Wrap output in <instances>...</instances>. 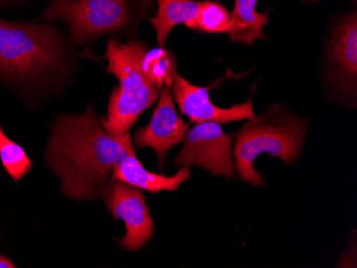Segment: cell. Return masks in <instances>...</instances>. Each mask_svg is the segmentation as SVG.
<instances>
[{
    "mask_svg": "<svg viewBox=\"0 0 357 268\" xmlns=\"http://www.w3.org/2000/svg\"><path fill=\"white\" fill-rule=\"evenodd\" d=\"M307 132L308 124L304 119L286 113L278 105L248 120L234 136V165L242 181L254 186L266 184L254 166L262 153L280 157L287 166L296 161L302 154Z\"/></svg>",
    "mask_w": 357,
    "mask_h": 268,
    "instance_id": "7a4b0ae2",
    "label": "cell"
},
{
    "mask_svg": "<svg viewBox=\"0 0 357 268\" xmlns=\"http://www.w3.org/2000/svg\"><path fill=\"white\" fill-rule=\"evenodd\" d=\"M150 0H51L39 22H62L76 43L120 33L147 15Z\"/></svg>",
    "mask_w": 357,
    "mask_h": 268,
    "instance_id": "5b68a950",
    "label": "cell"
},
{
    "mask_svg": "<svg viewBox=\"0 0 357 268\" xmlns=\"http://www.w3.org/2000/svg\"><path fill=\"white\" fill-rule=\"evenodd\" d=\"M170 90L181 113L195 124L202 122L225 124L250 120L256 116L252 99L230 108L218 107L211 101V87L192 85L178 73L174 76Z\"/></svg>",
    "mask_w": 357,
    "mask_h": 268,
    "instance_id": "9c48e42d",
    "label": "cell"
},
{
    "mask_svg": "<svg viewBox=\"0 0 357 268\" xmlns=\"http://www.w3.org/2000/svg\"><path fill=\"white\" fill-rule=\"evenodd\" d=\"M231 24V13L226 7L214 0L200 3L196 19V30L206 33H226Z\"/></svg>",
    "mask_w": 357,
    "mask_h": 268,
    "instance_id": "2e32d148",
    "label": "cell"
},
{
    "mask_svg": "<svg viewBox=\"0 0 357 268\" xmlns=\"http://www.w3.org/2000/svg\"><path fill=\"white\" fill-rule=\"evenodd\" d=\"M0 159L10 177L17 182L31 170L32 161L25 150L10 139L0 125Z\"/></svg>",
    "mask_w": 357,
    "mask_h": 268,
    "instance_id": "9a60e30c",
    "label": "cell"
},
{
    "mask_svg": "<svg viewBox=\"0 0 357 268\" xmlns=\"http://www.w3.org/2000/svg\"><path fill=\"white\" fill-rule=\"evenodd\" d=\"M160 99L149 124L134 134V147L151 148L158 155V167L163 168L168 152L183 143L190 123L178 115L169 87L160 91Z\"/></svg>",
    "mask_w": 357,
    "mask_h": 268,
    "instance_id": "ba28073f",
    "label": "cell"
},
{
    "mask_svg": "<svg viewBox=\"0 0 357 268\" xmlns=\"http://www.w3.org/2000/svg\"><path fill=\"white\" fill-rule=\"evenodd\" d=\"M306 3H312V1H318V0H304Z\"/></svg>",
    "mask_w": 357,
    "mask_h": 268,
    "instance_id": "d6986e66",
    "label": "cell"
},
{
    "mask_svg": "<svg viewBox=\"0 0 357 268\" xmlns=\"http://www.w3.org/2000/svg\"><path fill=\"white\" fill-rule=\"evenodd\" d=\"M104 201L115 219L123 220L126 235L120 245L126 249H142L155 232L142 189L112 178L102 191Z\"/></svg>",
    "mask_w": 357,
    "mask_h": 268,
    "instance_id": "52a82bcc",
    "label": "cell"
},
{
    "mask_svg": "<svg viewBox=\"0 0 357 268\" xmlns=\"http://www.w3.org/2000/svg\"><path fill=\"white\" fill-rule=\"evenodd\" d=\"M64 45L52 22L24 23L0 17V78L25 83L61 67Z\"/></svg>",
    "mask_w": 357,
    "mask_h": 268,
    "instance_id": "3957f363",
    "label": "cell"
},
{
    "mask_svg": "<svg viewBox=\"0 0 357 268\" xmlns=\"http://www.w3.org/2000/svg\"><path fill=\"white\" fill-rule=\"evenodd\" d=\"M25 1H27V0H0V8L10 9V8L17 7Z\"/></svg>",
    "mask_w": 357,
    "mask_h": 268,
    "instance_id": "e0dca14e",
    "label": "cell"
},
{
    "mask_svg": "<svg viewBox=\"0 0 357 268\" xmlns=\"http://www.w3.org/2000/svg\"><path fill=\"white\" fill-rule=\"evenodd\" d=\"M259 0H234V9L231 12V24L227 36L234 43L252 45L256 40L266 39L264 26L270 23L266 10L264 13L257 12Z\"/></svg>",
    "mask_w": 357,
    "mask_h": 268,
    "instance_id": "4fadbf2b",
    "label": "cell"
},
{
    "mask_svg": "<svg viewBox=\"0 0 357 268\" xmlns=\"http://www.w3.org/2000/svg\"><path fill=\"white\" fill-rule=\"evenodd\" d=\"M331 60L337 70L339 81L348 93H356L357 15L349 14L333 31Z\"/></svg>",
    "mask_w": 357,
    "mask_h": 268,
    "instance_id": "30bf717a",
    "label": "cell"
},
{
    "mask_svg": "<svg viewBox=\"0 0 357 268\" xmlns=\"http://www.w3.org/2000/svg\"><path fill=\"white\" fill-rule=\"evenodd\" d=\"M134 153L130 132L110 135L90 106L80 115L57 118L45 159L61 180L62 193L80 201L99 197L115 166Z\"/></svg>",
    "mask_w": 357,
    "mask_h": 268,
    "instance_id": "6da1fadb",
    "label": "cell"
},
{
    "mask_svg": "<svg viewBox=\"0 0 357 268\" xmlns=\"http://www.w3.org/2000/svg\"><path fill=\"white\" fill-rule=\"evenodd\" d=\"M15 264L12 262L9 257L0 255V268H15Z\"/></svg>",
    "mask_w": 357,
    "mask_h": 268,
    "instance_id": "ac0fdd59",
    "label": "cell"
},
{
    "mask_svg": "<svg viewBox=\"0 0 357 268\" xmlns=\"http://www.w3.org/2000/svg\"><path fill=\"white\" fill-rule=\"evenodd\" d=\"M142 70L148 81L158 90L172 87L176 72V61L165 47L147 49L142 59Z\"/></svg>",
    "mask_w": 357,
    "mask_h": 268,
    "instance_id": "5bb4252c",
    "label": "cell"
},
{
    "mask_svg": "<svg viewBox=\"0 0 357 268\" xmlns=\"http://www.w3.org/2000/svg\"><path fill=\"white\" fill-rule=\"evenodd\" d=\"M146 51L147 47L142 42L123 43L115 39L107 42V71L119 81V86L110 95L107 115L101 120L102 126L110 135L130 132L144 110L160 97V90L148 81L142 70Z\"/></svg>",
    "mask_w": 357,
    "mask_h": 268,
    "instance_id": "277c9868",
    "label": "cell"
},
{
    "mask_svg": "<svg viewBox=\"0 0 357 268\" xmlns=\"http://www.w3.org/2000/svg\"><path fill=\"white\" fill-rule=\"evenodd\" d=\"M234 135L222 131L216 122L197 123L186 134L185 143L174 164L181 167H200L218 177L234 179L236 175L232 155Z\"/></svg>",
    "mask_w": 357,
    "mask_h": 268,
    "instance_id": "8992f818",
    "label": "cell"
},
{
    "mask_svg": "<svg viewBox=\"0 0 357 268\" xmlns=\"http://www.w3.org/2000/svg\"><path fill=\"white\" fill-rule=\"evenodd\" d=\"M158 14L150 23L156 31V39L160 47H165L166 40L176 26L184 25L196 30V19L199 12L200 3L196 0H156Z\"/></svg>",
    "mask_w": 357,
    "mask_h": 268,
    "instance_id": "7c38bea8",
    "label": "cell"
},
{
    "mask_svg": "<svg viewBox=\"0 0 357 268\" xmlns=\"http://www.w3.org/2000/svg\"><path fill=\"white\" fill-rule=\"evenodd\" d=\"M112 178L140 188L142 191L156 194L160 191H176L184 182L190 180V168L182 167L172 177L158 175L144 169L134 153L126 156L115 166Z\"/></svg>",
    "mask_w": 357,
    "mask_h": 268,
    "instance_id": "8fae6325",
    "label": "cell"
}]
</instances>
